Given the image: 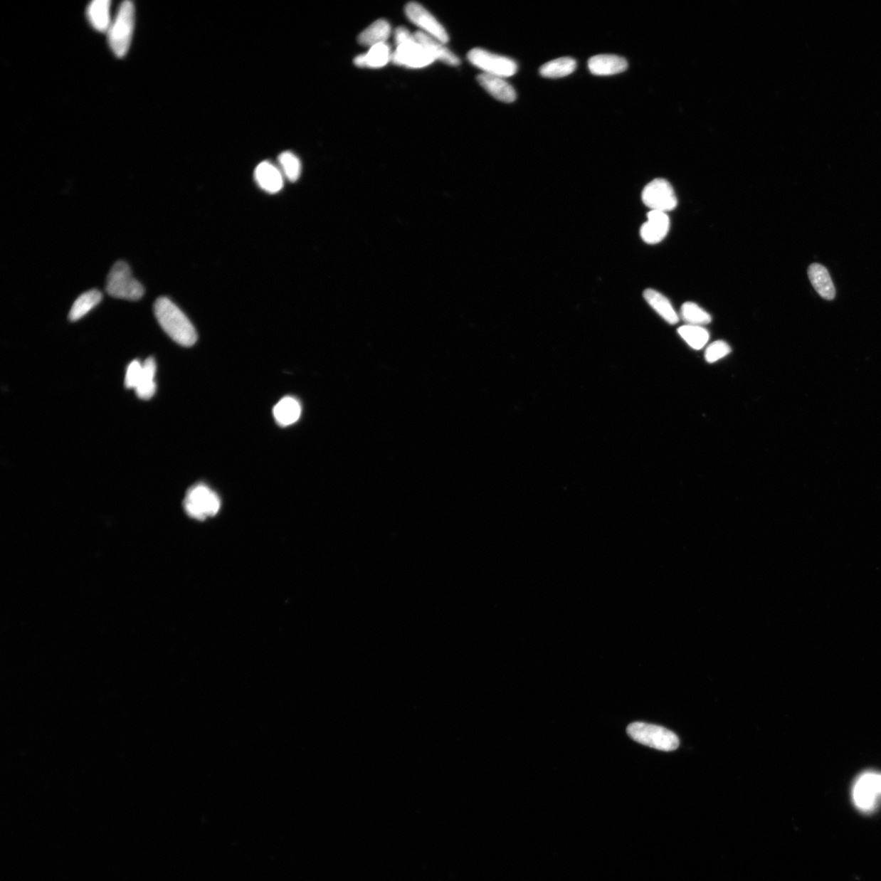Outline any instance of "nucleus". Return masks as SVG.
I'll return each instance as SVG.
<instances>
[{
	"label": "nucleus",
	"mask_w": 881,
	"mask_h": 881,
	"mask_svg": "<svg viewBox=\"0 0 881 881\" xmlns=\"http://www.w3.org/2000/svg\"><path fill=\"white\" fill-rule=\"evenodd\" d=\"M154 311L161 327L175 342L191 347L197 342V332L191 322L171 300H156Z\"/></svg>",
	"instance_id": "f257e3e1"
},
{
	"label": "nucleus",
	"mask_w": 881,
	"mask_h": 881,
	"mask_svg": "<svg viewBox=\"0 0 881 881\" xmlns=\"http://www.w3.org/2000/svg\"><path fill=\"white\" fill-rule=\"evenodd\" d=\"M135 8L130 1L122 2L107 31L108 42L116 57L122 58L128 52L132 42Z\"/></svg>",
	"instance_id": "f03ea898"
},
{
	"label": "nucleus",
	"mask_w": 881,
	"mask_h": 881,
	"mask_svg": "<svg viewBox=\"0 0 881 881\" xmlns=\"http://www.w3.org/2000/svg\"><path fill=\"white\" fill-rule=\"evenodd\" d=\"M105 289L110 297L133 301L142 298L144 293L142 284L132 276L130 265L122 260L117 261L111 268Z\"/></svg>",
	"instance_id": "7ed1b4c3"
},
{
	"label": "nucleus",
	"mask_w": 881,
	"mask_h": 881,
	"mask_svg": "<svg viewBox=\"0 0 881 881\" xmlns=\"http://www.w3.org/2000/svg\"><path fill=\"white\" fill-rule=\"evenodd\" d=\"M627 732L638 743L660 751L676 750L680 744L676 734L655 724L634 722L629 724Z\"/></svg>",
	"instance_id": "20e7f679"
},
{
	"label": "nucleus",
	"mask_w": 881,
	"mask_h": 881,
	"mask_svg": "<svg viewBox=\"0 0 881 881\" xmlns=\"http://www.w3.org/2000/svg\"><path fill=\"white\" fill-rule=\"evenodd\" d=\"M184 507L189 516L204 521L218 512L221 500L207 485L199 483L188 490L184 500Z\"/></svg>",
	"instance_id": "39448f33"
},
{
	"label": "nucleus",
	"mask_w": 881,
	"mask_h": 881,
	"mask_svg": "<svg viewBox=\"0 0 881 881\" xmlns=\"http://www.w3.org/2000/svg\"><path fill=\"white\" fill-rule=\"evenodd\" d=\"M468 59L484 74L496 77L509 78L517 71V64L514 60L487 51L482 48H474L468 53Z\"/></svg>",
	"instance_id": "423d86ee"
},
{
	"label": "nucleus",
	"mask_w": 881,
	"mask_h": 881,
	"mask_svg": "<svg viewBox=\"0 0 881 881\" xmlns=\"http://www.w3.org/2000/svg\"><path fill=\"white\" fill-rule=\"evenodd\" d=\"M852 796L860 810H874L881 797V774L866 772L860 775L853 788Z\"/></svg>",
	"instance_id": "0eeeda50"
},
{
	"label": "nucleus",
	"mask_w": 881,
	"mask_h": 881,
	"mask_svg": "<svg viewBox=\"0 0 881 881\" xmlns=\"http://www.w3.org/2000/svg\"><path fill=\"white\" fill-rule=\"evenodd\" d=\"M643 203L651 211L667 213L677 207V199L671 184L665 179H655L646 186L641 194Z\"/></svg>",
	"instance_id": "6e6552de"
},
{
	"label": "nucleus",
	"mask_w": 881,
	"mask_h": 881,
	"mask_svg": "<svg viewBox=\"0 0 881 881\" xmlns=\"http://www.w3.org/2000/svg\"><path fill=\"white\" fill-rule=\"evenodd\" d=\"M406 15L412 23L421 28L423 33L444 44L449 41L448 32L443 25L420 4L411 2L406 5Z\"/></svg>",
	"instance_id": "1a4fd4ad"
},
{
	"label": "nucleus",
	"mask_w": 881,
	"mask_h": 881,
	"mask_svg": "<svg viewBox=\"0 0 881 881\" xmlns=\"http://www.w3.org/2000/svg\"><path fill=\"white\" fill-rule=\"evenodd\" d=\"M435 60L419 43L415 41L400 44L392 53L394 64L412 69L423 68L433 63Z\"/></svg>",
	"instance_id": "9d476101"
},
{
	"label": "nucleus",
	"mask_w": 881,
	"mask_h": 881,
	"mask_svg": "<svg viewBox=\"0 0 881 881\" xmlns=\"http://www.w3.org/2000/svg\"><path fill=\"white\" fill-rule=\"evenodd\" d=\"M648 221L640 228V237L648 244L659 243L667 236L670 221L666 213L650 211Z\"/></svg>",
	"instance_id": "9b49d317"
},
{
	"label": "nucleus",
	"mask_w": 881,
	"mask_h": 881,
	"mask_svg": "<svg viewBox=\"0 0 881 881\" xmlns=\"http://www.w3.org/2000/svg\"><path fill=\"white\" fill-rule=\"evenodd\" d=\"M589 69L593 75L598 76L614 75L628 69V61L616 55L601 54L594 56L589 60Z\"/></svg>",
	"instance_id": "f8f14e48"
},
{
	"label": "nucleus",
	"mask_w": 881,
	"mask_h": 881,
	"mask_svg": "<svg viewBox=\"0 0 881 881\" xmlns=\"http://www.w3.org/2000/svg\"><path fill=\"white\" fill-rule=\"evenodd\" d=\"M479 85L492 96L505 103L514 102L517 98L515 89L503 78L487 74L479 75L477 78Z\"/></svg>",
	"instance_id": "ddd939ff"
},
{
	"label": "nucleus",
	"mask_w": 881,
	"mask_h": 881,
	"mask_svg": "<svg viewBox=\"0 0 881 881\" xmlns=\"http://www.w3.org/2000/svg\"><path fill=\"white\" fill-rule=\"evenodd\" d=\"M416 40L421 46L431 54L434 60H438L442 63L451 66H457L460 64V60L450 50L444 46V43L436 40L433 37L427 35L423 31H417L414 33Z\"/></svg>",
	"instance_id": "4468645a"
},
{
	"label": "nucleus",
	"mask_w": 881,
	"mask_h": 881,
	"mask_svg": "<svg viewBox=\"0 0 881 881\" xmlns=\"http://www.w3.org/2000/svg\"><path fill=\"white\" fill-rule=\"evenodd\" d=\"M255 179L258 186L269 194L280 192L283 187L282 172L268 161L262 162L256 167Z\"/></svg>",
	"instance_id": "2eb2a0df"
},
{
	"label": "nucleus",
	"mask_w": 881,
	"mask_h": 881,
	"mask_svg": "<svg viewBox=\"0 0 881 881\" xmlns=\"http://www.w3.org/2000/svg\"><path fill=\"white\" fill-rule=\"evenodd\" d=\"M808 278L816 291L825 300L835 297V288L827 268L821 264H812L808 270Z\"/></svg>",
	"instance_id": "dca6fc26"
},
{
	"label": "nucleus",
	"mask_w": 881,
	"mask_h": 881,
	"mask_svg": "<svg viewBox=\"0 0 881 881\" xmlns=\"http://www.w3.org/2000/svg\"><path fill=\"white\" fill-rule=\"evenodd\" d=\"M392 53L386 43L377 44L370 48L365 54L359 55L354 58V64L364 68H381L391 60Z\"/></svg>",
	"instance_id": "f3484780"
},
{
	"label": "nucleus",
	"mask_w": 881,
	"mask_h": 881,
	"mask_svg": "<svg viewBox=\"0 0 881 881\" xmlns=\"http://www.w3.org/2000/svg\"><path fill=\"white\" fill-rule=\"evenodd\" d=\"M273 414L280 426H292L300 419L301 405L297 399L285 397L275 405Z\"/></svg>",
	"instance_id": "a211bd4d"
},
{
	"label": "nucleus",
	"mask_w": 881,
	"mask_h": 881,
	"mask_svg": "<svg viewBox=\"0 0 881 881\" xmlns=\"http://www.w3.org/2000/svg\"><path fill=\"white\" fill-rule=\"evenodd\" d=\"M110 4L109 0H95L88 5L87 16L89 22L100 32H107L112 20L110 19Z\"/></svg>",
	"instance_id": "6ab92c4d"
},
{
	"label": "nucleus",
	"mask_w": 881,
	"mask_h": 881,
	"mask_svg": "<svg viewBox=\"0 0 881 881\" xmlns=\"http://www.w3.org/2000/svg\"><path fill=\"white\" fill-rule=\"evenodd\" d=\"M644 298L652 308L659 314L669 325H677L679 317L672 307L670 301L667 297L654 289H646L643 293Z\"/></svg>",
	"instance_id": "aec40b11"
},
{
	"label": "nucleus",
	"mask_w": 881,
	"mask_h": 881,
	"mask_svg": "<svg viewBox=\"0 0 881 881\" xmlns=\"http://www.w3.org/2000/svg\"><path fill=\"white\" fill-rule=\"evenodd\" d=\"M391 33V26L386 20H377L366 30L362 31L358 41L362 46L373 47L377 44L386 43Z\"/></svg>",
	"instance_id": "412c9836"
},
{
	"label": "nucleus",
	"mask_w": 881,
	"mask_h": 881,
	"mask_svg": "<svg viewBox=\"0 0 881 881\" xmlns=\"http://www.w3.org/2000/svg\"><path fill=\"white\" fill-rule=\"evenodd\" d=\"M155 374L156 362L153 358H149L142 364V375L135 389L139 399L147 400L153 397L156 392Z\"/></svg>",
	"instance_id": "4be33fe9"
},
{
	"label": "nucleus",
	"mask_w": 881,
	"mask_h": 881,
	"mask_svg": "<svg viewBox=\"0 0 881 881\" xmlns=\"http://www.w3.org/2000/svg\"><path fill=\"white\" fill-rule=\"evenodd\" d=\"M102 300V293L97 289H93L90 291L83 293L72 305L69 313V320L72 322L80 320L88 312L96 307Z\"/></svg>",
	"instance_id": "5701e85b"
},
{
	"label": "nucleus",
	"mask_w": 881,
	"mask_h": 881,
	"mask_svg": "<svg viewBox=\"0 0 881 881\" xmlns=\"http://www.w3.org/2000/svg\"><path fill=\"white\" fill-rule=\"evenodd\" d=\"M577 66L576 60L571 58H557L540 67L541 76L549 79H559L573 73Z\"/></svg>",
	"instance_id": "b1692460"
},
{
	"label": "nucleus",
	"mask_w": 881,
	"mask_h": 881,
	"mask_svg": "<svg viewBox=\"0 0 881 881\" xmlns=\"http://www.w3.org/2000/svg\"><path fill=\"white\" fill-rule=\"evenodd\" d=\"M680 336L694 349L704 348L709 339V333L700 326L685 325L678 329Z\"/></svg>",
	"instance_id": "393cba45"
},
{
	"label": "nucleus",
	"mask_w": 881,
	"mask_h": 881,
	"mask_svg": "<svg viewBox=\"0 0 881 881\" xmlns=\"http://www.w3.org/2000/svg\"><path fill=\"white\" fill-rule=\"evenodd\" d=\"M681 315L682 320L688 325L704 326L712 322V317L698 305L693 302H685L682 306Z\"/></svg>",
	"instance_id": "a878e982"
},
{
	"label": "nucleus",
	"mask_w": 881,
	"mask_h": 881,
	"mask_svg": "<svg viewBox=\"0 0 881 881\" xmlns=\"http://www.w3.org/2000/svg\"><path fill=\"white\" fill-rule=\"evenodd\" d=\"M278 163L281 167L282 174L291 182L297 181L301 174L300 159L293 153L283 152L278 157Z\"/></svg>",
	"instance_id": "bb28decb"
},
{
	"label": "nucleus",
	"mask_w": 881,
	"mask_h": 881,
	"mask_svg": "<svg viewBox=\"0 0 881 881\" xmlns=\"http://www.w3.org/2000/svg\"><path fill=\"white\" fill-rule=\"evenodd\" d=\"M732 352L729 345L723 341H718L712 343L707 347L705 352V359L709 364L724 358Z\"/></svg>",
	"instance_id": "cd10ccee"
},
{
	"label": "nucleus",
	"mask_w": 881,
	"mask_h": 881,
	"mask_svg": "<svg viewBox=\"0 0 881 881\" xmlns=\"http://www.w3.org/2000/svg\"><path fill=\"white\" fill-rule=\"evenodd\" d=\"M142 371V364L140 362L132 361L128 366L125 376V386L127 389H135Z\"/></svg>",
	"instance_id": "c85d7f7f"
},
{
	"label": "nucleus",
	"mask_w": 881,
	"mask_h": 881,
	"mask_svg": "<svg viewBox=\"0 0 881 881\" xmlns=\"http://www.w3.org/2000/svg\"><path fill=\"white\" fill-rule=\"evenodd\" d=\"M415 40V36L412 35V33L405 27H399L397 28V30L395 31V43L397 46H400V44Z\"/></svg>",
	"instance_id": "c756f323"
}]
</instances>
